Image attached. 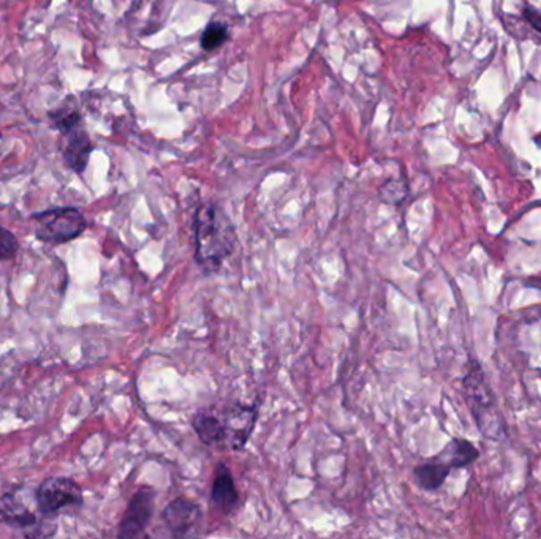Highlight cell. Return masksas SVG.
Wrapping results in <instances>:
<instances>
[{"instance_id":"12","label":"cell","mask_w":541,"mask_h":539,"mask_svg":"<svg viewBox=\"0 0 541 539\" xmlns=\"http://www.w3.org/2000/svg\"><path fill=\"white\" fill-rule=\"evenodd\" d=\"M477 458H478V451L470 442L462 440V438H454L446 444L445 450L442 451L435 459L448 465L452 470V468H462V467L472 464Z\"/></svg>"},{"instance_id":"8","label":"cell","mask_w":541,"mask_h":539,"mask_svg":"<svg viewBox=\"0 0 541 539\" xmlns=\"http://www.w3.org/2000/svg\"><path fill=\"white\" fill-rule=\"evenodd\" d=\"M62 158L70 170L81 174L89 162L90 152L94 149L89 135L82 125L62 135Z\"/></svg>"},{"instance_id":"14","label":"cell","mask_w":541,"mask_h":539,"mask_svg":"<svg viewBox=\"0 0 541 539\" xmlns=\"http://www.w3.org/2000/svg\"><path fill=\"white\" fill-rule=\"evenodd\" d=\"M49 119L53 121L55 131H59L61 135L82 125L81 113L73 103H65L61 108L49 113Z\"/></svg>"},{"instance_id":"11","label":"cell","mask_w":541,"mask_h":539,"mask_svg":"<svg viewBox=\"0 0 541 539\" xmlns=\"http://www.w3.org/2000/svg\"><path fill=\"white\" fill-rule=\"evenodd\" d=\"M21 492L7 493L0 499V519L10 526H18L21 528H32L37 526V516L30 511L28 503L20 497Z\"/></svg>"},{"instance_id":"15","label":"cell","mask_w":541,"mask_h":539,"mask_svg":"<svg viewBox=\"0 0 541 539\" xmlns=\"http://www.w3.org/2000/svg\"><path fill=\"white\" fill-rule=\"evenodd\" d=\"M226 38H228L226 24H224V22H211L201 35L199 43H201V48L205 51H214V49L222 46Z\"/></svg>"},{"instance_id":"1","label":"cell","mask_w":541,"mask_h":539,"mask_svg":"<svg viewBox=\"0 0 541 539\" xmlns=\"http://www.w3.org/2000/svg\"><path fill=\"white\" fill-rule=\"evenodd\" d=\"M193 232L197 265L205 273H216L236 247L233 223L217 206L203 205L195 214Z\"/></svg>"},{"instance_id":"9","label":"cell","mask_w":541,"mask_h":539,"mask_svg":"<svg viewBox=\"0 0 541 539\" xmlns=\"http://www.w3.org/2000/svg\"><path fill=\"white\" fill-rule=\"evenodd\" d=\"M211 501L216 506V510L222 512V514H230L240 501V493H238V489L234 484L232 471L225 464H219L216 468Z\"/></svg>"},{"instance_id":"4","label":"cell","mask_w":541,"mask_h":539,"mask_svg":"<svg viewBox=\"0 0 541 539\" xmlns=\"http://www.w3.org/2000/svg\"><path fill=\"white\" fill-rule=\"evenodd\" d=\"M35 500L41 514L53 516L63 508L81 505V487L69 478L45 479L37 489Z\"/></svg>"},{"instance_id":"13","label":"cell","mask_w":541,"mask_h":539,"mask_svg":"<svg viewBox=\"0 0 541 539\" xmlns=\"http://www.w3.org/2000/svg\"><path fill=\"white\" fill-rule=\"evenodd\" d=\"M452 468L448 465L440 462L437 459H432L431 462H426L415 468V481L423 491H435L446 481Z\"/></svg>"},{"instance_id":"16","label":"cell","mask_w":541,"mask_h":539,"mask_svg":"<svg viewBox=\"0 0 541 539\" xmlns=\"http://www.w3.org/2000/svg\"><path fill=\"white\" fill-rule=\"evenodd\" d=\"M18 248H20V244L13 232L0 226V261L12 260L18 253Z\"/></svg>"},{"instance_id":"7","label":"cell","mask_w":541,"mask_h":539,"mask_svg":"<svg viewBox=\"0 0 541 539\" xmlns=\"http://www.w3.org/2000/svg\"><path fill=\"white\" fill-rule=\"evenodd\" d=\"M467 390H469V402L472 407L473 417L478 423V427H481L483 434L487 437H497L501 435L502 427L497 425L495 419L491 413L494 407V399L491 397V392L487 391L483 375L480 370L477 374L470 372L466 380Z\"/></svg>"},{"instance_id":"17","label":"cell","mask_w":541,"mask_h":539,"mask_svg":"<svg viewBox=\"0 0 541 539\" xmlns=\"http://www.w3.org/2000/svg\"><path fill=\"white\" fill-rule=\"evenodd\" d=\"M522 16H524V20L528 21V24H530L537 32H540L541 34V13L538 10H535V8L532 7H526L524 8V12H522Z\"/></svg>"},{"instance_id":"2","label":"cell","mask_w":541,"mask_h":539,"mask_svg":"<svg viewBox=\"0 0 541 539\" xmlns=\"http://www.w3.org/2000/svg\"><path fill=\"white\" fill-rule=\"evenodd\" d=\"M34 232L37 240L48 244H63L81 234L88 222L76 207H57L35 214Z\"/></svg>"},{"instance_id":"10","label":"cell","mask_w":541,"mask_h":539,"mask_svg":"<svg viewBox=\"0 0 541 539\" xmlns=\"http://www.w3.org/2000/svg\"><path fill=\"white\" fill-rule=\"evenodd\" d=\"M193 429L199 440L211 448L225 450L226 437L224 424L220 421L217 409L201 408L193 417Z\"/></svg>"},{"instance_id":"6","label":"cell","mask_w":541,"mask_h":539,"mask_svg":"<svg viewBox=\"0 0 541 539\" xmlns=\"http://www.w3.org/2000/svg\"><path fill=\"white\" fill-rule=\"evenodd\" d=\"M156 491L152 487H139L125 510L123 520L119 524V538H137L141 536L146 526H149L154 514Z\"/></svg>"},{"instance_id":"3","label":"cell","mask_w":541,"mask_h":539,"mask_svg":"<svg viewBox=\"0 0 541 539\" xmlns=\"http://www.w3.org/2000/svg\"><path fill=\"white\" fill-rule=\"evenodd\" d=\"M217 413L225 429V450H242L254 432L258 405L233 402L225 408L217 409Z\"/></svg>"},{"instance_id":"5","label":"cell","mask_w":541,"mask_h":539,"mask_svg":"<svg viewBox=\"0 0 541 539\" xmlns=\"http://www.w3.org/2000/svg\"><path fill=\"white\" fill-rule=\"evenodd\" d=\"M162 520L174 538H189L199 535L203 524V511L199 503L185 497L173 500L162 512Z\"/></svg>"}]
</instances>
